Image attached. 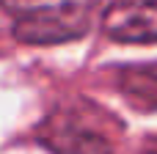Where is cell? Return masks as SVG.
I'll list each match as a JSON object with an SVG mask.
<instances>
[{
    "instance_id": "obj_1",
    "label": "cell",
    "mask_w": 157,
    "mask_h": 154,
    "mask_svg": "<svg viewBox=\"0 0 157 154\" xmlns=\"http://www.w3.org/2000/svg\"><path fill=\"white\" fill-rule=\"evenodd\" d=\"M11 17L14 39L50 47L86 36L94 25L99 0H0Z\"/></svg>"
},
{
    "instance_id": "obj_2",
    "label": "cell",
    "mask_w": 157,
    "mask_h": 154,
    "mask_svg": "<svg viewBox=\"0 0 157 154\" xmlns=\"http://www.w3.org/2000/svg\"><path fill=\"white\" fill-rule=\"evenodd\" d=\"M99 118H105L102 107L83 99L61 105L39 121L36 141L50 154H113V138Z\"/></svg>"
},
{
    "instance_id": "obj_3",
    "label": "cell",
    "mask_w": 157,
    "mask_h": 154,
    "mask_svg": "<svg viewBox=\"0 0 157 154\" xmlns=\"http://www.w3.org/2000/svg\"><path fill=\"white\" fill-rule=\"evenodd\" d=\"M102 30L121 44L157 41V0H108L102 8Z\"/></svg>"
},
{
    "instance_id": "obj_4",
    "label": "cell",
    "mask_w": 157,
    "mask_h": 154,
    "mask_svg": "<svg viewBox=\"0 0 157 154\" xmlns=\"http://www.w3.org/2000/svg\"><path fill=\"white\" fill-rule=\"evenodd\" d=\"M119 91L138 113H157V61L119 69Z\"/></svg>"
},
{
    "instance_id": "obj_5",
    "label": "cell",
    "mask_w": 157,
    "mask_h": 154,
    "mask_svg": "<svg viewBox=\"0 0 157 154\" xmlns=\"http://www.w3.org/2000/svg\"><path fill=\"white\" fill-rule=\"evenodd\" d=\"M138 154H157V135H149V138L141 143Z\"/></svg>"
}]
</instances>
